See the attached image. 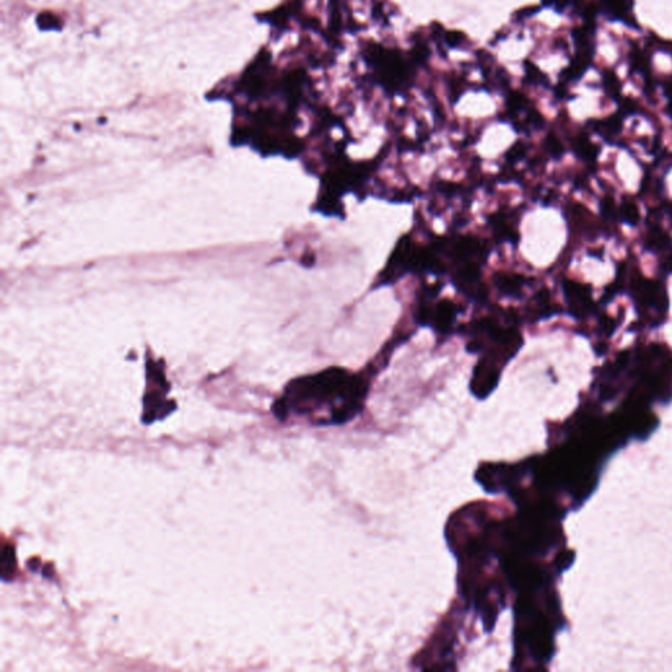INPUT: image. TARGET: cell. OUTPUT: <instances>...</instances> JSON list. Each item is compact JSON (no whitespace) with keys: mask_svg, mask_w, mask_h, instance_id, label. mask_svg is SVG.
Instances as JSON below:
<instances>
[{"mask_svg":"<svg viewBox=\"0 0 672 672\" xmlns=\"http://www.w3.org/2000/svg\"><path fill=\"white\" fill-rule=\"evenodd\" d=\"M368 387L360 374L328 368L292 381L273 404V412L280 420L294 414L310 416L318 427L342 426L363 411Z\"/></svg>","mask_w":672,"mask_h":672,"instance_id":"1","label":"cell"},{"mask_svg":"<svg viewBox=\"0 0 672 672\" xmlns=\"http://www.w3.org/2000/svg\"><path fill=\"white\" fill-rule=\"evenodd\" d=\"M456 624V618H454L453 623L450 620L444 621V628L441 629V631L435 633L433 638L431 640L430 646L424 650L426 652H423L424 657L420 663H424V662L427 661L428 663H431L428 666V668H432L435 661L437 663H444L449 658L453 657L454 645H456L457 640Z\"/></svg>","mask_w":672,"mask_h":672,"instance_id":"2","label":"cell"},{"mask_svg":"<svg viewBox=\"0 0 672 672\" xmlns=\"http://www.w3.org/2000/svg\"><path fill=\"white\" fill-rule=\"evenodd\" d=\"M37 23L41 29H59L58 19L51 13H41L37 17Z\"/></svg>","mask_w":672,"mask_h":672,"instance_id":"3","label":"cell"}]
</instances>
